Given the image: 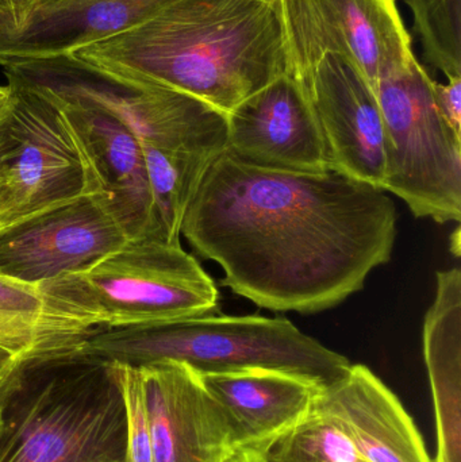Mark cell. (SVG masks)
<instances>
[{
	"mask_svg": "<svg viewBox=\"0 0 461 462\" xmlns=\"http://www.w3.org/2000/svg\"><path fill=\"white\" fill-rule=\"evenodd\" d=\"M398 213L387 192L340 173L267 170L229 152L213 162L181 222L222 284L275 312L316 314L359 292L392 260Z\"/></svg>",
	"mask_w": 461,
	"mask_h": 462,
	"instance_id": "6da1fadb",
	"label": "cell"
},
{
	"mask_svg": "<svg viewBox=\"0 0 461 462\" xmlns=\"http://www.w3.org/2000/svg\"><path fill=\"white\" fill-rule=\"evenodd\" d=\"M70 54L224 114L289 75L278 0H172L135 26Z\"/></svg>",
	"mask_w": 461,
	"mask_h": 462,
	"instance_id": "7a4b0ae2",
	"label": "cell"
},
{
	"mask_svg": "<svg viewBox=\"0 0 461 462\" xmlns=\"http://www.w3.org/2000/svg\"><path fill=\"white\" fill-rule=\"evenodd\" d=\"M35 288L49 331L70 345L110 328L214 314L219 296L180 242L154 238L129 239L92 268Z\"/></svg>",
	"mask_w": 461,
	"mask_h": 462,
	"instance_id": "3957f363",
	"label": "cell"
},
{
	"mask_svg": "<svg viewBox=\"0 0 461 462\" xmlns=\"http://www.w3.org/2000/svg\"><path fill=\"white\" fill-rule=\"evenodd\" d=\"M0 462H126V411L110 361H27L3 404Z\"/></svg>",
	"mask_w": 461,
	"mask_h": 462,
	"instance_id": "277c9868",
	"label": "cell"
},
{
	"mask_svg": "<svg viewBox=\"0 0 461 462\" xmlns=\"http://www.w3.org/2000/svg\"><path fill=\"white\" fill-rule=\"evenodd\" d=\"M5 75L60 102L116 116L140 140L152 180L202 178L226 152V114L183 92L103 69L73 54L13 62Z\"/></svg>",
	"mask_w": 461,
	"mask_h": 462,
	"instance_id": "5b68a950",
	"label": "cell"
},
{
	"mask_svg": "<svg viewBox=\"0 0 461 462\" xmlns=\"http://www.w3.org/2000/svg\"><path fill=\"white\" fill-rule=\"evenodd\" d=\"M84 355L127 365L178 361L198 374L264 368L300 374L327 385L351 363L286 318L216 315L110 328L81 342Z\"/></svg>",
	"mask_w": 461,
	"mask_h": 462,
	"instance_id": "8992f818",
	"label": "cell"
},
{
	"mask_svg": "<svg viewBox=\"0 0 461 462\" xmlns=\"http://www.w3.org/2000/svg\"><path fill=\"white\" fill-rule=\"evenodd\" d=\"M435 80L419 60L382 79L375 91L384 124L383 191L417 218L461 221V137L436 105Z\"/></svg>",
	"mask_w": 461,
	"mask_h": 462,
	"instance_id": "52a82bcc",
	"label": "cell"
},
{
	"mask_svg": "<svg viewBox=\"0 0 461 462\" xmlns=\"http://www.w3.org/2000/svg\"><path fill=\"white\" fill-rule=\"evenodd\" d=\"M0 106V227L89 195L88 172L59 103L7 80Z\"/></svg>",
	"mask_w": 461,
	"mask_h": 462,
	"instance_id": "ba28073f",
	"label": "cell"
},
{
	"mask_svg": "<svg viewBox=\"0 0 461 462\" xmlns=\"http://www.w3.org/2000/svg\"><path fill=\"white\" fill-rule=\"evenodd\" d=\"M289 75L302 81L329 54L351 60L375 89L416 56L397 0H278Z\"/></svg>",
	"mask_w": 461,
	"mask_h": 462,
	"instance_id": "9c48e42d",
	"label": "cell"
},
{
	"mask_svg": "<svg viewBox=\"0 0 461 462\" xmlns=\"http://www.w3.org/2000/svg\"><path fill=\"white\" fill-rule=\"evenodd\" d=\"M129 241L94 195L0 227V279L38 287L80 273Z\"/></svg>",
	"mask_w": 461,
	"mask_h": 462,
	"instance_id": "30bf717a",
	"label": "cell"
},
{
	"mask_svg": "<svg viewBox=\"0 0 461 462\" xmlns=\"http://www.w3.org/2000/svg\"><path fill=\"white\" fill-rule=\"evenodd\" d=\"M227 148L241 162L286 172L330 171L327 143L308 89L291 75L264 88L226 114Z\"/></svg>",
	"mask_w": 461,
	"mask_h": 462,
	"instance_id": "8fae6325",
	"label": "cell"
},
{
	"mask_svg": "<svg viewBox=\"0 0 461 462\" xmlns=\"http://www.w3.org/2000/svg\"><path fill=\"white\" fill-rule=\"evenodd\" d=\"M300 83L318 118L330 171L383 191V116L362 70L351 60L329 54Z\"/></svg>",
	"mask_w": 461,
	"mask_h": 462,
	"instance_id": "7c38bea8",
	"label": "cell"
},
{
	"mask_svg": "<svg viewBox=\"0 0 461 462\" xmlns=\"http://www.w3.org/2000/svg\"><path fill=\"white\" fill-rule=\"evenodd\" d=\"M54 100L83 154L89 195L99 200L127 238L160 239L148 168L137 135L102 108Z\"/></svg>",
	"mask_w": 461,
	"mask_h": 462,
	"instance_id": "4fadbf2b",
	"label": "cell"
},
{
	"mask_svg": "<svg viewBox=\"0 0 461 462\" xmlns=\"http://www.w3.org/2000/svg\"><path fill=\"white\" fill-rule=\"evenodd\" d=\"M138 369L154 462H222L237 448L221 407L191 366L165 360Z\"/></svg>",
	"mask_w": 461,
	"mask_h": 462,
	"instance_id": "5bb4252c",
	"label": "cell"
},
{
	"mask_svg": "<svg viewBox=\"0 0 461 462\" xmlns=\"http://www.w3.org/2000/svg\"><path fill=\"white\" fill-rule=\"evenodd\" d=\"M313 411L337 426L367 462H433L400 399L362 364L324 385Z\"/></svg>",
	"mask_w": 461,
	"mask_h": 462,
	"instance_id": "9a60e30c",
	"label": "cell"
},
{
	"mask_svg": "<svg viewBox=\"0 0 461 462\" xmlns=\"http://www.w3.org/2000/svg\"><path fill=\"white\" fill-rule=\"evenodd\" d=\"M200 377L221 407L235 447L264 450L310 415L324 388L308 377L275 369L249 368Z\"/></svg>",
	"mask_w": 461,
	"mask_h": 462,
	"instance_id": "2e32d148",
	"label": "cell"
},
{
	"mask_svg": "<svg viewBox=\"0 0 461 462\" xmlns=\"http://www.w3.org/2000/svg\"><path fill=\"white\" fill-rule=\"evenodd\" d=\"M432 387L438 455L433 462H461V271L436 274V293L422 331Z\"/></svg>",
	"mask_w": 461,
	"mask_h": 462,
	"instance_id": "e0dca14e",
	"label": "cell"
},
{
	"mask_svg": "<svg viewBox=\"0 0 461 462\" xmlns=\"http://www.w3.org/2000/svg\"><path fill=\"white\" fill-rule=\"evenodd\" d=\"M0 347L24 360L81 352L80 345L60 341L45 325L37 288L0 279Z\"/></svg>",
	"mask_w": 461,
	"mask_h": 462,
	"instance_id": "ac0fdd59",
	"label": "cell"
},
{
	"mask_svg": "<svg viewBox=\"0 0 461 462\" xmlns=\"http://www.w3.org/2000/svg\"><path fill=\"white\" fill-rule=\"evenodd\" d=\"M425 61L447 80L461 78V0H405Z\"/></svg>",
	"mask_w": 461,
	"mask_h": 462,
	"instance_id": "d6986e66",
	"label": "cell"
},
{
	"mask_svg": "<svg viewBox=\"0 0 461 462\" xmlns=\"http://www.w3.org/2000/svg\"><path fill=\"white\" fill-rule=\"evenodd\" d=\"M268 462H367L351 439L311 410L267 452Z\"/></svg>",
	"mask_w": 461,
	"mask_h": 462,
	"instance_id": "ffe728a7",
	"label": "cell"
},
{
	"mask_svg": "<svg viewBox=\"0 0 461 462\" xmlns=\"http://www.w3.org/2000/svg\"><path fill=\"white\" fill-rule=\"evenodd\" d=\"M110 363L126 411V462H154L140 369L127 364Z\"/></svg>",
	"mask_w": 461,
	"mask_h": 462,
	"instance_id": "44dd1931",
	"label": "cell"
},
{
	"mask_svg": "<svg viewBox=\"0 0 461 462\" xmlns=\"http://www.w3.org/2000/svg\"><path fill=\"white\" fill-rule=\"evenodd\" d=\"M436 105L444 121L461 137V78L449 79L446 84H433Z\"/></svg>",
	"mask_w": 461,
	"mask_h": 462,
	"instance_id": "7402d4cb",
	"label": "cell"
},
{
	"mask_svg": "<svg viewBox=\"0 0 461 462\" xmlns=\"http://www.w3.org/2000/svg\"><path fill=\"white\" fill-rule=\"evenodd\" d=\"M27 361L30 360H24L0 347V396L7 393L13 387Z\"/></svg>",
	"mask_w": 461,
	"mask_h": 462,
	"instance_id": "603a6c76",
	"label": "cell"
},
{
	"mask_svg": "<svg viewBox=\"0 0 461 462\" xmlns=\"http://www.w3.org/2000/svg\"><path fill=\"white\" fill-rule=\"evenodd\" d=\"M267 452L257 448L237 447L222 462H268Z\"/></svg>",
	"mask_w": 461,
	"mask_h": 462,
	"instance_id": "cb8c5ba5",
	"label": "cell"
},
{
	"mask_svg": "<svg viewBox=\"0 0 461 462\" xmlns=\"http://www.w3.org/2000/svg\"><path fill=\"white\" fill-rule=\"evenodd\" d=\"M19 26V16L14 0H0V32Z\"/></svg>",
	"mask_w": 461,
	"mask_h": 462,
	"instance_id": "d4e9b609",
	"label": "cell"
},
{
	"mask_svg": "<svg viewBox=\"0 0 461 462\" xmlns=\"http://www.w3.org/2000/svg\"><path fill=\"white\" fill-rule=\"evenodd\" d=\"M53 2H56V0H14V5H15L16 13H18L19 16V26L26 21L30 14ZM18 27H15V29H18Z\"/></svg>",
	"mask_w": 461,
	"mask_h": 462,
	"instance_id": "484cf974",
	"label": "cell"
},
{
	"mask_svg": "<svg viewBox=\"0 0 461 462\" xmlns=\"http://www.w3.org/2000/svg\"><path fill=\"white\" fill-rule=\"evenodd\" d=\"M451 239H454V245L455 246V255H456V257H459L460 255V229L459 227H457L456 231H455V236L454 238H452L451 236Z\"/></svg>",
	"mask_w": 461,
	"mask_h": 462,
	"instance_id": "4316f807",
	"label": "cell"
},
{
	"mask_svg": "<svg viewBox=\"0 0 461 462\" xmlns=\"http://www.w3.org/2000/svg\"><path fill=\"white\" fill-rule=\"evenodd\" d=\"M8 97V87L0 86V106L7 100Z\"/></svg>",
	"mask_w": 461,
	"mask_h": 462,
	"instance_id": "83f0119b",
	"label": "cell"
},
{
	"mask_svg": "<svg viewBox=\"0 0 461 462\" xmlns=\"http://www.w3.org/2000/svg\"><path fill=\"white\" fill-rule=\"evenodd\" d=\"M8 391H10V390H8ZM7 393H5V395L0 396V431H2L3 404H5V395H7Z\"/></svg>",
	"mask_w": 461,
	"mask_h": 462,
	"instance_id": "f1b7e54d",
	"label": "cell"
}]
</instances>
